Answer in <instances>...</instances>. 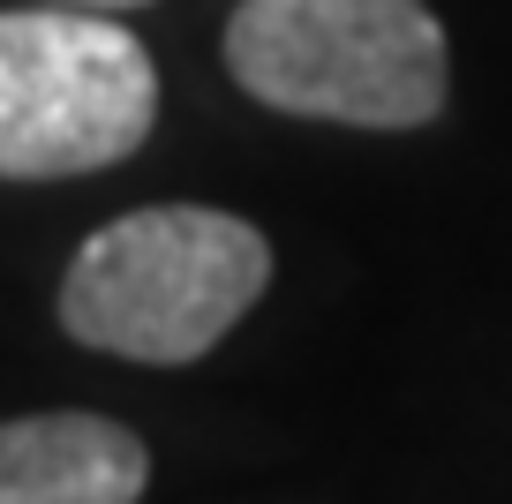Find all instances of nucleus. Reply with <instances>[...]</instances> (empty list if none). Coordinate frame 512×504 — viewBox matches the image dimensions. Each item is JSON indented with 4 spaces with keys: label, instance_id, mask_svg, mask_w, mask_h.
Masks as SVG:
<instances>
[{
    "label": "nucleus",
    "instance_id": "2",
    "mask_svg": "<svg viewBox=\"0 0 512 504\" xmlns=\"http://www.w3.org/2000/svg\"><path fill=\"white\" fill-rule=\"evenodd\" d=\"M226 76L294 121L430 128L452 98V46L430 0H241Z\"/></svg>",
    "mask_w": 512,
    "mask_h": 504
},
{
    "label": "nucleus",
    "instance_id": "3",
    "mask_svg": "<svg viewBox=\"0 0 512 504\" xmlns=\"http://www.w3.org/2000/svg\"><path fill=\"white\" fill-rule=\"evenodd\" d=\"M159 121V68L136 31L98 8L0 16V181H68L144 151Z\"/></svg>",
    "mask_w": 512,
    "mask_h": 504
},
{
    "label": "nucleus",
    "instance_id": "5",
    "mask_svg": "<svg viewBox=\"0 0 512 504\" xmlns=\"http://www.w3.org/2000/svg\"><path fill=\"white\" fill-rule=\"evenodd\" d=\"M61 8H98V16H121V8H144V0H61Z\"/></svg>",
    "mask_w": 512,
    "mask_h": 504
},
{
    "label": "nucleus",
    "instance_id": "1",
    "mask_svg": "<svg viewBox=\"0 0 512 504\" xmlns=\"http://www.w3.org/2000/svg\"><path fill=\"white\" fill-rule=\"evenodd\" d=\"M272 286V241L211 204H144L61 271V331L121 362H204Z\"/></svg>",
    "mask_w": 512,
    "mask_h": 504
},
{
    "label": "nucleus",
    "instance_id": "4",
    "mask_svg": "<svg viewBox=\"0 0 512 504\" xmlns=\"http://www.w3.org/2000/svg\"><path fill=\"white\" fill-rule=\"evenodd\" d=\"M144 482L151 452L113 414L53 407L0 422V504H136Z\"/></svg>",
    "mask_w": 512,
    "mask_h": 504
}]
</instances>
